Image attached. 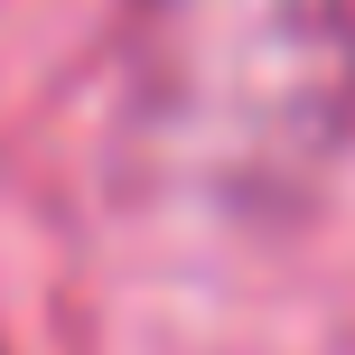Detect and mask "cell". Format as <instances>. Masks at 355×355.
<instances>
[{
    "label": "cell",
    "instance_id": "cell-1",
    "mask_svg": "<svg viewBox=\"0 0 355 355\" xmlns=\"http://www.w3.org/2000/svg\"><path fill=\"white\" fill-rule=\"evenodd\" d=\"M355 122L346 0H141L131 141L187 196L281 206Z\"/></svg>",
    "mask_w": 355,
    "mask_h": 355
}]
</instances>
